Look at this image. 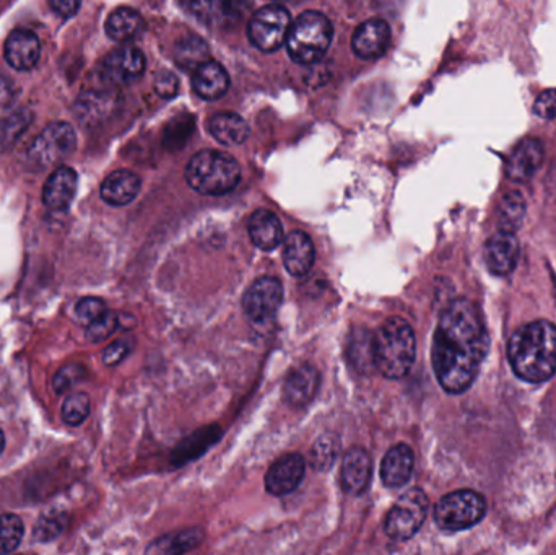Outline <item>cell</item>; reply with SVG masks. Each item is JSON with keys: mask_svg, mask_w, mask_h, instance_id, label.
I'll return each mask as SVG.
<instances>
[{"mask_svg": "<svg viewBox=\"0 0 556 555\" xmlns=\"http://www.w3.org/2000/svg\"><path fill=\"white\" fill-rule=\"evenodd\" d=\"M90 409H92V403H90V396L87 393L70 394L62 404V419L67 425L77 427L88 419Z\"/></svg>", "mask_w": 556, "mask_h": 555, "instance_id": "836d02e7", "label": "cell"}, {"mask_svg": "<svg viewBox=\"0 0 556 555\" xmlns=\"http://www.w3.org/2000/svg\"><path fill=\"white\" fill-rule=\"evenodd\" d=\"M186 181L204 196L231 193L241 181V168L235 158L220 150H202L186 167Z\"/></svg>", "mask_w": 556, "mask_h": 555, "instance_id": "277c9868", "label": "cell"}, {"mask_svg": "<svg viewBox=\"0 0 556 555\" xmlns=\"http://www.w3.org/2000/svg\"><path fill=\"white\" fill-rule=\"evenodd\" d=\"M145 56L134 46L114 49L101 64V77L114 85L132 84L145 72Z\"/></svg>", "mask_w": 556, "mask_h": 555, "instance_id": "7c38bea8", "label": "cell"}, {"mask_svg": "<svg viewBox=\"0 0 556 555\" xmlns=\"http://www.w3.org/2000/svg\"><path fill=\"white\" fill-rule=\"evenodd\" d=\"M534 113L542 119H556V88L540 93L535 100Z\"/></svg>", "mask_w": 556, "mask_h": 555, "instance_id": "f35d334b", "label": "cell"}, {"mask_svg": "<svg viewBox=\"0 0 556 555\" xmlns=\"http://www.w3.org/2000/svg\"><path fill=\"white\" fill-rule=\"evenodd\" d=\"M4 448H5V435L4 432L0 430V453L4 451Z\"/></svg>", "mask_w": 556, "mask_h": 555, "instance_id": "ee69618b", "label": "cell"}, {"mask_svg": "<svg viewBox=\"0 0 556 555\" xmlns=\"http://www.w3.org/2000/svg\"><path fill=\"white\" fill-rule=\"evenodd\" d=\"M155 88H157L158 95L163 98H173L176 97L179 88V80L173 72H161L157 75V80H155Z\"/></svg>", "mask_w": 556, "mask_h": 555, "instance_id": "ab89813d", "label": "cell"}, {"mask_svg": "<svg viewBox=\"0 0 556 555\" xmlns=\"http://www.w3.org/2000/svg\"><path fill=\"white\" fill-rule=\"evenodd\" d=\"M508 359L522 381L539 385L556 373V326L534 321L517 329L509 339Z\"/></svg>", "mask_w": 556, "mask_h": 555, "instance_id": "7a4b0ae2", "label": "cell"}, {"mask_svg": "<svg viewBox=\"0 0 556 555\" xmlns=\"http://www.w3.org/2000/svg\"><path fill=\"white\" fill-rule=\"evenodd\" d=\"M483 253L488 269L496 276H506L514 271L519 261V241L513 232L500 230L488 238Z\"/></svg>", "mask_w": 556, "mask_h": 555, "instance_id": "ac0fdd59", "label": "cell"}, {"mask_svg": "<svg viewBox=\"0 0 556 555\" xmlns=\"http://www.w3.org/2000/svg\"><path fill=\"white\" fill-rule=\"evenodd\" d=\"M14 98V85L9 80L0 77V106L7 105Z\"/></svg>", "mask_w": 556, "mask_h": 555, "instance_id": "7bdbcfd3", "label": "cell"}, {"mask_svg": "<svg viewBox=\"0 0 556 555\" xmlns=\"http://www.w3.org/2000/svg\"><path fill=\"white\" fill-rule=\"evenodd\" d=\"M129 352H131V344L121 339V341L113 342L106 347L105 352H103V360H105L106 365L113 367V365L122 362Z\"/></svg>", "mask_w": 556, "mask_h": 555, "instance_id": "60d3db41", "label": "cell"}, {"mask_svg": "<svg viewBox=\"0 0 556 555\" xmlns=\"http://www.w3.org/2000/svg\"><path fill=\"white\" fill-rule=\"evenodd\" d=\"M66 526L67 513L53 510V512L41 516L40 521L36 523L33 536L41 542L53 541L57 536H61Z\"/></svg>", "mask_w": 556, "mask_h": 555, "instance_id": "e575fe53", "label": "cell"}, {"mask_svg": "<svg viewBox=\"0 0 556 555\" xmlns=\"http://www.w3.org/2000/svg\"><path fill=\"white\" fill-rule=\"evenodd\" d=\"M77 145L74 127L69 123H53L44 127L40 136L33 140L30 158L41 167L61 162Z\"/></svg>", "mask_w": 556, "mask_h": 555, "instance_id": "9c48e42d", "label": "cell"}, {"mask_svg": "<svg viewBox=\"0 0 556 555\" xmlns=\"http://www.w3.org/2000/svg\"><path fill=\"white\" fill-rule=\"evenodd\" d=\"M305 458L298 453H288L278 458L264 477L265 490L275 497L292 494L305 477Z\"/></svg>", "mask_w": 556, "mask_h": 555, "instance_id": "4fadbf2b", "label": "cell"}, {"mask_svg": "<svg viewBox=\"0 0 556 555\" xmlns=\"http://www.w3.org/2000/svg\"><path fill=\"white\" fill-rule=\"evenodd\" d=\"M487 352V328L477 306L467 298L452 300L439 316L431 350V363L441 388L449 394L467 391Z\"/></svg>", "mask_w": 556, "mask_h": 555, "instance_id": "6da1fadb", "label": "cell"}, {"mask_svg": "<svg viewBox=\"0 0 556 555\" xmlns=\"http://www.w3.org/2000/svg\"><path fill=\"white\" fill-rule=\"evenodd\" d=\"M80 4H82V0H49L51 9L64 18L74 17L79 12Z\"/></svg>", "mask_w": 556, "mask_h": 555, "instance_id": "b9f144b4", "label": "cell"}, {"mask_svg": "<svg viewBox=\"0 0 556 555\" xmlns=\"http://www.w3.org/2000/svg\"><path fill=\"white\" fill-rule=\"evenodd\" d=\"M119 318L113 311H106L100 320L87 326V337L92 342H101L108 339L118 329Z\"/></svg>", "mask_w": 556, "mask_h": 555, "instance_id": "8d00e7d4", "label": "cell"}, {"mask_svg": "<svg viewBox=\"0 0 556 555\" xmlns=\"http://www.w3.org/2000/svg\"><path fill=\"white\" fill-rule=\"evenodd\" d=\"M348 357L360 372H368V370L374 368L373 334L368 333L365 329L358 328L350 336Z\"/></svg>", "mask_w": 556, "mask_h": 555, "instance_id": "f546056e", "label": "cell"}, {"mask_svg": "<svg viewBox=\"0 0 556 555\" xmlns=\"http://www.w3.org/2000/svg\"><path fill=\"white\" fill-rule=\"evenodd\" d=\"M340 442L339 438L327 433L318 438V442L314 443L313 450H311V464L314 469L318 471H327L332 468L335 458L339 456Z\"/></svg>", "mask_w": 556, "mask_h": 555, "instance_id": "d6a6232c", "label": "cell"}, {"mask_svg": "<svg viewBox=\"0 0 556 555\" xmlns=\"http://www.w3.org/2000/svg\"><path fill=\"white\" fill-rule=\"evenodd\" d=\"M542 162V142L532 137L521 140L506 160V176L514 183H526L537 173Z\"/></svg>", "mask_w": 556, "mask_h": 555, "instance_id": "e0dca14e", "label": "cell"}, {"mask_svg": "<svg viewBox=\"0 0 556 555\" xmlns=\"http://www.w3.org/2000/svg\"><path fill=\"white\" fill-rule=\"evenodd\" d=\"M204 541V531L202 528L184 529L181 533L168 534L163 538L153 541L145 549L147 554H184L192 551Z\"/></svg>", "mask_w": 556, "mask_h": 555, "instance_id": "83f0119b", "label": "cell"}, {"mask_svg": "<svg viewBox=\"0 0 556 555\" xmlns=\"http://www.w3.org/2000/svg\"><path fill=\"white\" fill-rule=\"evenodd\" d=\"M428 497L422 489H410L400 495L394 507L387 513L384 533L396 542L412 539L425 523L428 515Z\"/></svg>", "mask_w": 556, "mask_h": 555, "instance_id": "52a82bcc", "label": "cell"}, {"mask_svg": "<svg viewBox=\"0 0 556 555\" xmlns=\"http://www.w3.org/2000/svg\"><path fill=\"white\" fill-rule=\"evenodd\" d=\"M374 368L387 380L409 375L417 357V339L404 318H389L373 334Z\"/></svg>", "mask_w": 556, "mask_h": 555, "instance_id": "3957f363", "label": "cell"}, {"mask_svg": "<svg viewBox=\"0 0 556 555\" xmlns=\"http://www.w3.org/2000/svg\"><path fill=\"white\" fill-rule=\"evenodd\" d=\"M290 27L292 17L285 7L278 4L265 5L252 15L248 28L249 40L264 53H272L287 41Z\"/></svg>", "mask_w": 556, "mask_h": 555, "instance_id": "ba28073f", "label": "cell"}, {"mask_svg": "<svg viewBox=\"0 0 556 555\" xmlns=\"http://www.w3.org/2000/svg\"><path fill=\"white\" fill-rule=\"evenodd\" d=\"M248 232L252 245L262 251H274L283 243L282 222L270 210H256L249 219Z\"/></svg>", "mask_w": 556, "mask_h": 555, "instance_id": "603a6c76", "label": "cell"}, {"mask_svg": "<svg viewBox=\"0 0 556 555\" xmlns=\"http://www.w3.org/2000/svg\"><path fill=\"white\" fill-rule=\"evenodd\" d=\"M187 14L205 27L231 28L243 18L249 0H179Z\"/></svg>", "mask_w": 556, "mask_h": 555, "instance_id": "8fae6325", "label": "cell"}, {"mask_svg": "<svg viewBox=\"0 0 556 555\" xmlns=\"http://www.w3.org/2000/svg\"><path fill=\"white\" fill-rule=\"evenodd\" d=\"M192 87L200 98L209 101L218 100L230 87V77L218 62L209 59L194 69Z\"/></svg>", "mask_w": 556, "mask_h": 555, "instance_id": "d4e9b609", "label": "cell"}, {"mask_svg": "<svg viewBox=\"0 0 556 555\" xmlns=\"http://www.w3.org/2000/svg\"><path fill=\"white\" fill-rule=\"evenodd\" d=\"M5 61L12 69H35L40 62L41 41L33 31L18 28L7 36L4 46Z\"/></svg>", "mask_w": 556, "mask_h": 555, "instance_id": "9a60e30c", "label": "cell"}, {"mask_svg": "<svg viewBox=\"0 0 556 555\" xmlns=\"http://www.w3.org/2000/svg\"><path fill=\"white\" fill-rule=\"evenodd\" d=\"M83 373H85V370L80 365H74V363L66 365L54 376V389L57 393H64L67 389L72 388V385H75L77 381L82 380Z\"/></svg>", "mask_w": 556, "mask_h": 555, "instance_id": "74e56055", "label": "cell"}, {"mask_svg": "<svg viewBox=\"0 0 556 555\" xmlns=\"http://www.w3.org/2000/svg\"><path fill=\"white\" fill-rule=\"evenodd\" d=\"M174 59L183 69H196L209 61V46L197 36H187L176 44Z\"/></svg>", "mask_w": 556, "mask_h": 555, "instance_id": "4dcf8cb0", "label": "cell"}, {"mask_svg": "<svg viewBox=\"0 0 556 555\" xmlns=\"http://www.w3.org/2000/svg\"><path fill=\"white\" fill-rule=\"evenodd\" d=\"M415 456L412 448L405 443L392 446L381 461V479L389 489H399L405 486L412 477Z\"/></svg>", "mask_w": 556, "mask_h": 555, "instance_id": "7402d4cb", "label": "cell"}, {"mask_svg": "<svg viewBox=\"0 0 556 555\" xmlns=\"http://www.w3.org/2000/svg\"><path fill=\"white\" fill-rule=\"evenodd\" d=\"M282 300V282L275 277H261L244 293V313H246L251 323H269L277 315Z\"/></svg>", "mask_w": 556, "mask_h": 555, "instance_id": "30bf717a", "label": "cell"}, {"mask_svg": "<svg viewBox=\"0 0 556 555\" xmlns=\"http://www.w3.org/2000/svg\"><path fill=\"white\" fill-rule=\"evenodd\" d=\"M77 184H79V176L72 168H57L44 184V206L56 212L69 209L77 194Z\"/></svg>", "mask_w": 556, "mask_h": 555, "instance_id": "44dd1931", "label": "cell"}, {"mask_svg": "<svg viewBox=\"0 0 556 555\" xmlns=\"http://www.w3.org/2000/svg\"><path fill=\"white\" fill-rule=\"evenodd\" d=\"M140 186H142V181L134 171H114L101 184V199L109 206H127L139 194Z\"/></svg>", "mask_w": 556, "mask_h": 555, "instance_id": "cb8c5ba5", "label": "cell"}, {"mask_svg": "<svg viewBox=\"0 0 556 555\" xmlns=\"http://www.w3.org/2000/svg\"><path fill=\"white\" fill-rule=\"evenodd\" d=\"M487 502L474 490H456L436 503L435 521L443 531H464L483 520Z\"/></svg>", "mask_w": 556, "mask_h": 555, "instance_id": "8992f818", "label": "cell"}, {"mask_svg": "<svg viewBox=\"0 0 556 555\" xmlns=\"http://www.w3.org/2000/svg\"><path fill=\"white\" fill-rule=\"evenodd\" d=\"M23 534L25 526L20 516L10 513L0 515V555L14 552L20 546Z\"/></svg>", "mask_w": 556, "mask_h": 555, "instance_id": "1f68e13d", "label": "cell"}, {"mask_svg": "<svg viewBox=\"0 0 556 555\" xmlns=\"http://www.w3.org/2000/svg\"><path fill=\"white\" fill-rule=\"evenodd\" d=\"M526 217V199L517 191H509L501 199L498 207V222L501 230L506 232H516L521 227Z\"/></svg>", "mask_w": 556, "mask_h": 555, "instance_id": "f1b7e54d", "label": "cell"}, {"mask_svg": "<svg viewBox=\"0 0 556 555\" xmlns=\"http://www.w3.org/2000/svg\"><path fill=\"white\" fill-rule=\"evenodd\" d=\"M321 375L318 368L311 363H301L288 373L287 380L283 383V398L288 406L301 409L308 406L319 391Z\"/></svg>", "mask_w": 556, "mask_h": 555, "instance_id": "5bb4252c", "label": "cell"}, {"mask_svg": "<svg viewBox=\"0 0 556 555\" xmlns=\"http://www.w3.org/2000/svg\"><path fill=\"white\" fill-rule=\"evenodd\" d=\"M106 35L118 43H127L137 38L144 30V18L131 7H119L106 20Z\"/></svg>", "mask_w": 556, "mask_h": 555, "instance_id": "484cf974", "label": "cell"}, {"mask_svg": "<svg viewBox=\"0 0 556 555\" xmlns=\"http://www.w3.org/2000/svg\"><path fill=\"white\" fill-rule=\"evenodd\" d=\"M371 458L361 446H353L344 455L340 469V484L350 495H360L368 489L371 482Z\"/></svg>", "mask_w": 556, "mask_h": 555, "instance_id": "d6986e66", "label": "cell"}, {"mask_svg": "<svg viewBox=\"0 0 556 555\" xmlns=\"http://www.w3.org/2000/svg\"><path fill=\"white\" fill-rule=\"evenodd\" d=\"M331 41L332 25L329 18L309 10L292 23L285 43L293 61L308 66L324 57Z\"/></svg>", "mask_w": 556, "mask_h": 555, "instance_id": "5b68a950", "label": "cell"}, {"mask_svg": "<svg viewBox=\"0 0 556 555\" xmlns=\"http://www.w3.org/2000/svg\"><path fill=\"white\" fill-rule=\"evenodd\" d=\"M209 131L223 145H239L249 137V126L239 114L218 113L210 119Z\"/></svg>", "mask_w": 556, "mask_h": 555, "instance_id": "4316f807", "label": "cell"}, {"mask_svg": "<svg viewBox=\"0 0 556 555\" xmlns=\"http://www.w3.org/2000/svg\"><path fill=\"white\" fill-rule=\"evenodd\" d=\"M106 311H108L106 303L98 297L82 298L75 306V315L79 318L80 323L85 324V326H90L96 320H100Z\"/></svg>", "mask_w": 556, "mask_h": 555, "instance_id": "d590c367", "label": "cell"}, {"mask_svg": "<svg viewBox=\"0 0 556 555\" xmlns=\"http://www.w3.org/2000/svg\"><path fill=\"white\" fill-rule=\"evenodd\" d=\"M391 43V28L381 18H371L361 23L353 33L352 49L361 59H378L386 53Z\"/></svg>", "mask_w": 556, "mask_h": 555, "instance_id": "2e32d148", "label": "cell"}, {"mask_svg": "<svg viewBox=\"0 0 556 555\" xmlns=\"http://www.w3.org/2000/svg\"><path fill=\"white\" fill-rule=\"evenodd\" d=\"M283 266L293 277L308 276L316 263L314 243L305 232L295 230L283 241Z\"/></svg>", "mask_w": 556, "mask_h": 555, "instance_id": "ffe728a7", "label": "cell"}]
</instances>
